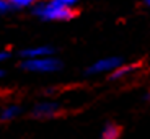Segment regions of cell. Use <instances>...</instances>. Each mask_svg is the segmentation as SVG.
Instances as JSON below:
<instances>
[{
    "label": "cell",
    "mask_w": 150,
    "mask_h": 139,
    "mask_svg": "<svg viewBox=\"0 0 150 139\" xmlns=\"http://www.w3.org/2000/svg\"><path fill=\"white\" fill-rule=\"evenodd\" d=\"M124 61L117 56H108V57H101V59L95 61L90 67L86 69V74L95 75V74H108V72H114Z\"/></svg>",
    "instance_id": "3957f363"
},
{
    "label": "cell",
    "mask_w": 150,
    "mask_h": 139,
    "mask_svg": "<svg viewBox=\"0 0 150 139\" xmlns=\"http://www.w3.org/2000/svg\"><path fill=\"white\" fill-rule=\"evenodd\" d=\"M134 69H135V66H132V64H124V62H122V64H121L119 67L116 69V71L112 72L111 75H112V79H121V77H126V75H129L132 71H134Z\"/></svg>",
    "instance_id": "ba28073f"
},
{
    "label": "cell",
    "mask_w": 150,
    "mask_h": 139,
    "mask_svg": "<svg viewBox=\"0 0 150 139\" xmlns=\"http://www.w3.org/2000/svg\"><path fill=\"white\" fill-rule=\"evenodd\" d=\"M60 111V106L59 103L56 102H41L38 103L36 106L33 108V116L34 118H39V120H49V118H54L57 116Z\"/></svg>",
    "instance_id": "277c9868"
},
{
    "label": "cell",
    "mask_w": 150,
    "mask_h": 139,
    "mask_svg": "<svg viewBox=\"0 0 150 139\" xmlns=\"http://www.w3.org/2000/svg\"><path fill=\"white\" fill-rule=\"evenodd\" d=\"M4 75H5V71H4V69H0V79H2Z\"/></svg>",
    "instance_id": "4fadbf2b"
},
{
    "label": "cell",
    "mask_w": 150,
    "mask_h": 139,
    "mask_svg": "<svg viewBox=\"0 0 150 139\" xmlns=\"http://www.w3.org/2000/svg\"><path fill=\"white\" fill-rule=\"evenodd\" d=\"M145 4H147V5H149V7H150V0H145Z\"/></svg>",
    "instance_id": "5bb4252c"
},
{
    "label": "cell",
    "mask_w": 150,
    "mask_h": 139,
    "mask_svg": "<svg viewBox=\"0 0 150 139\" xmlns=\"http://www.w3.org/2000/svg\"><path fill=\"white\" fill-rule=\"evenodd\" d=\"M21 67L33 74H52L62 69V62L56 56H46L38 59H23Z\"/></svg>",
    "instance_id": "7a4b0ae2"
},
{
    "label": "cell",
    "mask_w": 150,
    "mask_h": 139,
    "mask_svg": "<svg viewBox=\"0 0 150 139\" xmlns=\"http://www.w3.org/2000/svg\"><path fill=\"white\" fill-rule=\"evenodd\" d=\"M57 2H60V4L64 5V7L70 8V10H75V8H77V5H79L80 0H57Z\"/></svg>",
    "instance_id": "30bf717a"
},
{
    "label": "cell",
    "mask_w": 150,
    "mask_h": 139,
    "mask_svg": "<svg viewBox=\"0 0 150 139\" xmlns=\"http://www.w3.org/2000/svg\"><path fill=\"white\" fill-rule=\"evenodd\" d=\"M8 56H10V54H8L7 51H4V49H0V62H4V61H7V59H8Z\"/></svg>",
    "instance_id": "7c38bea8"
},
{
    "label": "cell",
    "mask_w": 150,
    "mask_h": 139,
    "mask_svg": "<svg viewBox=\"0 0 150 139\" xmlns=\"http://www.w3.org/2000/svg\"><path fill=\"white\" fill-rule=\"evenodd\" d=\"M46 56H54V49L51 46H33V48H26L21 51L23 59H38V57Z\"/></svg>",
    "instance_id": "5b68a950"
},
{
    "label": "cell",
    "mask_w": 150,
    "mask_h": 139,
    "mask_svg": "<svg viewBox=\"0 0 150 139\" xmlns=\"http://www.w3.org/2000/svg\"><path fill=\"white\" fill-rule=\"evenodd\" d=\"M34 15L44 21H65L75 16V10L64 7L57 0H41L34 4Z\"/></svg>",
    "instance_id": "6da1fadb"
},
{
    "label": "cell",
    "mask_w": 150,
    "mask_h": 139,
    "mask_svg": "<svg viewBox=\"0 0 150 139\" xmlns=\"http://www.w3.org/2000/svg\"><path fill=\"white\" fill-rule=\"evenodd\" d=\"M119 134H121L119 126L114 123H108L101 131V139H117Z\"/></svg>",
    "instance_id": "52a82bcc"
},
{
    "label": "cell",
    "mask_w": 150,
    "mask_h": 139,
    "mask_svg": "<svg viewBox=\"0 0 150 139\" xmlns=\"http://www.w3.org/2000/svg\"><path fill=\"white\" fill-rule=\"evenodd\" d=\"M8 2H10L11 8H26V7L38 4L39 0H8Z\"/></svg>",
    "instance_id": "9c48e42d"
},
{
    "label": "cell",
    "mask_w": 150,
    "mask_h": 139,
    "mask_svg": "<svg viewBox=\"0 0 150 139\" xmlns=\"http://www.w3.org/2000/svg\"><path fill=\"white\" fill-rule=\"evenodd\" d=\"M10 8H11V5L8 0H0V15H5Z\"/></svg>",
    "instance_id": "8fae6325"
},
{
    "label": "cell",
    "mask_w": 150,
    "mask_h": 139,
    "mask_svg": "<svg viewBox=\"0 0 150 139\" xmlns=\"http://www.w3.org/2000/svg\"><path fill=\"white\" fill-rule=\"evenodd\" d=\"M20 113H21V108L15 103H8L5 105L4 108H0V120L4 121H11L15 120L16 116H20Z\"/></svg>",
    "instance_id": "8992f818"
},
{
    "label": "cell",
    "mask_w": 150,
    "mask_h": 139,
    "mask_svg": "<svg viewBox=\"0 0 150 139\" xmlns=\"http://www.w3.org/2000/svg\"><path fill=\"white\" fill-rule=\"evenodd\" d=\"M39 2H41V0H39Z\"/></svg>",
    "instance_id": "9a60e30c"
}]
</instances>
